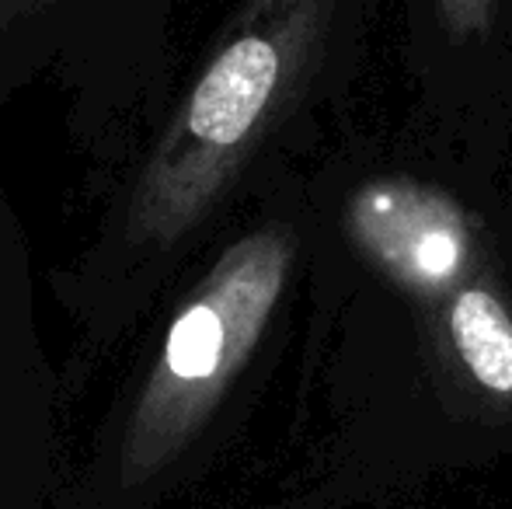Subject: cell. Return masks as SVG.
<instances>
[{
    "label": "cell",
    "instance_id": "obj_1",
    "mask_svg": "<svg viewBox=\"0 0 512 509\" xmlns=\"http://www.w3.org/2000/svg\"><path fill=\"white\" fill-rule=\"evenodd\" d=\"M328 0H244L234 25L161 133L136 161L102 241L81 272L91 339L140 314L150 286L171 269L227 196L258 143L286 116L324 32Z\"/></svg>",
    "mask_w": 512,
    "mask_h": 509
},
{
    "label": "cell",
    "instance_id": "obj_5",
    "mask_svg": "<svg viewBox=\"0 0 512 509\" xmlns=\"http://www.w3.org/2000/svg\"><path fill=\"white\" fill-rule=\"evenodd\" d=\"M450 335L464 367L492 394H512V318L481 286L453 297Z\"/></svg>",
    "mask_w": 512,
    "mask_h": 509
},
{
    "label": "cell",
    "instance_id": "obj_2",
    "mask_svg": "<svg viewBox=\"0 0 512 509\" xmlns=\"http://www.w3.org/2000/svg\"><path fill=\"white\" fill-rule=\"evenodd\" d=\"M290 265L293 234L262 227L234 241L185 293L115 429L112 478L122 492L157 485L189 454L262 342Z\"/></svg>",
    "mask_w": 512,
    "mask_h": 509
},
{
    "label": "cell",
    "instance_id": "obj_6",
    "mask_svg": "<svg viewBox=\"0 0 512 509\" xmlns=\"http://www.w3.org/2000/svg\"><path fill=\"white\" fill-rule=\"evenodd\" d=\"M492 4L495 0H439L443 21L453 39H464L471 32H485L488 18H492Z\"/></svg>",
    "mask_w": 512,
    "mask_h": 509
},
{
    "label": "cell",
    "instance_id": "obj_3",
    "mask_svg": "<svg viewBox=\"0 0 512 509\" xmlns=\"http://www.w3.org/2000/svg\"><path fill=\"white\" fill-rule=\"evenodd\" d=\"M349 234L387 276L415 293H439L464 272L471 231L446 192L384 178L356 192Z\"/></svg>",
    "mask_w": 512,
    "mask_h": 509
},
{
    "label": "cell",
    "instance_id": "obj_4",
    "mask_svg": "<svg viewBox=\"0 0 512 509\" xmlns=\"http://www.w3.org/2000/svg\"><path fill=\"white\" fill-rule=\"evenodd\" d=\"M147 0H0V77L32 74L60 56L81 18H115Z\"/></svg>",
    "mask_w": 512,
    "mask_h": 509
}]
</instances>
